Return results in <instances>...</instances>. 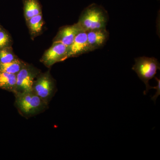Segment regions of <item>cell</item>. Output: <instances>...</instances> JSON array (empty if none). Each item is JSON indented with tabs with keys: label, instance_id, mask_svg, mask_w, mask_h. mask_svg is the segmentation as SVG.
<instances>
[{
	"label": "cell",
	"instance_id": "cell-17",
	"mask_svg": "<svg viewBox=\"0 0 160 160\" xmlns=\"http://www.w3.org/2000/svg\"><path fill=\"white\" fill-rule=\"evenodd\" d=\"M2 29V27H1V26H0V30H1V29Z\"/></svg>",
	"mask_w": 160,
	"mask_h": 160
},
{
	"label": "cell",
	"instance_id": "cell-15",
	"mask_svg": "<svg viewBox=\"0 0 160 160\" xmlns=\"http://www.w3.org/2000/svg\"><path fill=\"white\" fill-rule=\"evenodd\" d=\"M11 39L8 33L2 28L0 30V49L9 47Z\"/></svg>",
	"mask_w": 160,
	"mask_h": 160
},
{
	"label": "cell",
	"instance_id": "cell-7",
	"mask_svg": "<svg viewBox=\"0 0 160 160\" xmlns=\"http://www.w3.org/2000/svg\"><path fill=\"white\" fill-rule=\"evenodd\" d=\"M90 51H92L88 44L87 32L82 31L76 36L71 45L68 47L67 59Z\"/></svg>",
	"mask_w": 160,
	"mask_h": 160
},
{
	"label": "cell",
	"instance_id": "cell-11",
	"mask_svg": "<svg viewBox=\"0 0 160 160\" xmlns=\"http://www.w3.org/2000/svg\"><path fill=\"white\" fill-rule=\"evenodd\" d=\"M24 10L25 17L28 20L42 13L41 7L38 0H24Z\"/></svg>",
	"mask_w": 160,
	"mask_h": 160
},
{
	"label": "cell",
	"instance_id": "cell-2",
	"mask_svg": "<svg viewBox=\"0 0 160 160\" xmlns=\"http://www.w3.org/2000/svg\"><path fill=\"white\" fill-rule=\"evenodd\" d=\"M109 20L107 11L102 6L93 4L83 10L78 24L84 31L105 29Z\"/></svg>",
	"mask_w": 160,
	"mask_h": 160
},
{
	"label": "cell",
	"instance_id": "cell-13",
	"mask_svg": "<svg viewBox=\"0 0 160 160\" xmlns=\"http://www.w3.org/2000/svg\"><path fill=\"white\" fill-rule=\"evenodd\" d=\"M27 21L29 29L32 33H39L42 30L44 22L42 13L32 17Z\"/></svg>",
	"mask_w": 160,
	"mask_h": 160
},
{
	"label": "cell",
	"instance_id": "cell-4",
	"mask_svg": "<svg viewBox=\"0 0 160 160\" xmlns=\"http://www.w3.org/2000/svg\"><path fill=\"white\" fill-rule=\"evenodd\" d=\"M32 90L49 105L57 91L55 81L49 72L38 76L32 85Z\"/></svg>",
	"mask_w": 160,
	"mask_h": 160
},
{
	"label": "cell",
	"instance_id": "cell-12",
	"mask_svg": "<svg viewBox=\"0 0 160 160\" xmlns=\"http://www.w3.org/2000/svg\"><path fill=\"white\" fill-rule=\"evenodd\" d=\"M26 64L18 58L10 62L0 64V71L17 74Z\"/></svg>",
	"mask_w": 160,
	"mask_h": 160
},
{
	"label": "cell",
	"instance_id": "cell-10",
	"mask_svg": "<svg viewBox=\"0 0 160 160\" xmlns=\"http://www.w3.org/2000/svg\"><path fill=\"white\" fill-rule=\"evenodd\" d=\"M16 74L0 71V89L14 93L16 86Z\"/></svg>",
	"mask_w": 160,
	"mask_h": 160
},
{
	"label": "cell",
	"instance_id": "cell-1",
	"mask_svg": "<svg viewBox=\"0 0 160 160\" xmlns=\"http://www.w3.org/2000/svg\"><path fill=\"white\" fill-rule=\"evenodd\" d=\"M14 94L15 106L23 117L29 118L48 109L49 105L32 90Z\"/></svg>",
	"mask_w": 160,
	"mask_h": 160
},
{
	"label": "cell",
	"instance_id": "cell-6",
	"mask_svg": "<svg viewBox=\"0 0 160 160\" xmlns=\"http://www.w3.org/2000/svg\"><path fill=\"white\" fill-rule=\"evenodd\" d=\"M68 47L62 43L54 42L52 46L43 54L41 62L47 67L67 59Z\"/></svg>",
	"mask_w": 160,
	"mask_h": 160
},
{
	"label": "cell",
	"instance_id": "cell-8",
	"mask_svg": "<svg viewBox=\"0 0 160 160\" xmlns=\"http://www.w3.org/2000/svg\"><path fill=\"white\" fill-rule=\"evenodd\" d=\"M84 31L78 23L72 26H66L60 29L54 42L62 43L69 47L79 32Z\"/></svg>",
	"mask_w": 160,
	"mask_h": 160
},
{
	"label": "cell",
	"instance_id": "cell-9",
	"mask_svg": "<svg viewBox=\"0 0 160 160\" xmlns=\"http://www.w3.org/2000/svg\"><path fill=\"white\" fill-rule=\"evenodd\" d=\"M88 44L91 51L100 49L106 44L109 38L106 28L86 32Z\"/></svg>",
	"mask_w": 160,
	"mask_h": 160
},
{
	"label": "cell",
	"instance_id": "cell-5",
	"mask_svg": "<svg viewBox=\"0 0 160 160\" xmlns=\"http://www.w3.org/2000/svg\"><path fill=\"white\" fill-rule=\"evenodd\" d=\"M40 72L38 69L26 63L16 74V86L13 94L31 90L34 81Z\"/></svg>",
	"mask_w": 160,
	"mask_h": 160
},
{
	"label": "cell",
	"instance_id": "cell-16",
	"mask_svg": "<svg viewBox=\"0 0 160 160\" xmlns=\"http://www.w3.org/2000/svg\"><path fill=\"white\" fill-rule=\"evenodd\" d=\"M155 79H156L157 81V86L156 87H152V86L151 87V89H157L156 94L152 98V100H153L154 102H155L158 97V96H159L160 94V80L159 79L156 77H155Z\"/></svg>",
	"mask_w": 160,
	"mask_h": 160
},
{
	"label": "cell",
	"instance_id": "cell-14",
	"mask_svg": "<svg viewBox=\"0 0 160 160\" xmlns=\"http://www.w3.org/2000/svg\"><path fill=\"white\" fill-rule=\"evenodd\" d=\"M17 59L10 46L0 49V64L10 62Z\"/></svg>",
	"mask_w": 160,
	"mask_h": 160
},
{
	"label": "cell",
	"instance_id": "cell-3",
	"mask_svg": "<svg viewBox=\"0 0 160 160\" xmlns=\"http://www.w3.org/2000/svg\"><path fill=\"white\" fill-rule=\"evenodd\" d=\"M134 66L132 69L134 70L140 79L145 83L146 86V91L144 94L146 95L151 89L149 82L154 78L157 72L160 69V63L157 59L154 58L141 57L136 58L135 59Z\"/></svg>",
	"mask_w": 160,
	"mask_h": 160
}]
</instances>
